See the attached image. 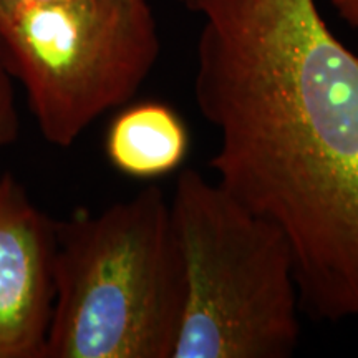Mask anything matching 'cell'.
I'll return each instance as SVG.
<instances>
[{
  "mask_svg": "<svg viewBox=\"0 0 358 358\" xmlns=\"http://www.w3.org/2000/svg\"><path fill=\"white\" fill-rule=\"evenodd\" d=\"M159 50L146 0H50L0 22V53L38 131L60 148L131 100Z\"/></svg>",
  "mask_w": 358,
  "mask_h": 358,
  "instance_id": "cell-4",
  "label": "cell"
},
{
  "mask_svg": "<svg viewBox=\"0 0 358 358\" xmlns=\"http://www.w3.org/2000/svg\"><path fill=\"white\" fill-rule=\"evenodd\" d=\"M169 203L185 271L171 358L292 357L301 294L284 232L194 169Z\"/></svg>",
  "mask_w": 358,
  "mask_h": 358,
  "instance_id": "cell-3",
  "label": "cell"
},
{
  "mask_svg": "<svg viewBox=\"0 0 358 358\" xmlns=\"http://www.w3.org/2000/svg\"><path fill=\"white\" fill-rule=\"evenodd\" d=\"M185 271L158 186L57 221L43 358H171Z\"/></svg>",
  "mask_w": 358,
  "mask_h": 358,
  "instance_id": "cell-2",
  "label": "cell"
},
{
  "mask_svg": "<svg viewBox=\"0 0 358 358\" xmlns=\"http://www.w3.org/2000/svg\"><path fill=\"white\" fill-rule=\"evenodd\" d=\"M57 221L0 178V358H43L53 308Z\"/></svg>",
  "mask_w": 358,
  "mask_h": 358,
  "instance_id": "cell-5",
  "label": "cell"
},
{
  "mask_svg": "<svg viewBox=\"0 0 358 358\" xmlns=\"http://www.w3.org/2000/svg\"><path fill=\"white\" fill-rule=\"evenodd\" d=\"M203 17L194 96L211 168L294 252L301 302L358 317V55L315 0H182Z\"/></svg>",
  "mask_w": 358,
  "mask_h": 358,
  "instance_id": "cell-1",
  "label": "cell"
},
{
  "mask_svg": "<svg viewBox=\"0 0 358 358\" xmlns=\"http://www.w3.org/2000/svg\"><path fill=\"white\" fill-rule=\"evenodd\" d=\"M50 0H0V22H3L13 13L25 10V8L42 6Z\"/></svg>",
  "mask_w": 358,
  "mask_h": 358,
  "instance_id": "cell-9",
  "label": "cell"
},
{
  "mask_svg": "<svg viewBox=\"0 0 358 358\" xmlns=\"http://www.w3.org/2000/svg\"><path fill=\"white\" fill-rule=\"evenodd\" d=\"M335 10L347 24H350L358 35V0H329Z\"/></svg>",
  "mask_w": 358,
  "mask_h": 358,
  "instance_id": "cell-8",
  "label": "cell"
},
{
  "mask_svg": "<svg viewBox=\"0 0 358 358\" xmlns=\"http://www.w3.org/2000/svg\"><path fill=\"white\" fill-rule=\"evenodd\" d=\"M189 150L181 116L158 101H143L116 115L105 138L110 163L127 176L155 179L171 173Z\"/></svg>",
  "mask_w": 358,
  "mask_h": 358,
  "instance_id": "cell-6",
  "label": "cell"
},
{
  "mask_svg": "<svg viewBox=\"0 0 358 358\" xmlns=\"http://www.w3.org/2000/svg\"><path fill=\"white\" fill-rule=\"evenodd\" d=\"M10 70L0 53V151L12 145L19 136L20 120ZM0 178H2V173H0Z\"/></svg>",
  "mask_w": 358,
  "mask_h": 358,
  "instance_id": "cell-7",
  "label": "cell"
}]
</instances>
